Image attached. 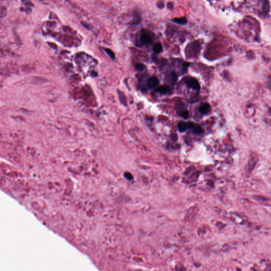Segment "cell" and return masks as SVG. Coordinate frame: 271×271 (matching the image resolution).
Wrapping results in <instances>:
<instances>
[{
	"label": "cell",
	"instance_id": "obj_11",
	"mask_svg": "<svg viewBox=\"0 0 271 271\" xmlns=\"http://www.w3.org/2000/svg\"><path fill=\"white\" fill-rule=\"evenodd\" d=\"M171 79H172V82L174 83L176 82L177 80V76L176 75V73L174 72H173L171 73Z\"/></svg>",
	"mask_w": 271,
	"mask_h": 271
},
{
	"label": "cell",
	"instance_id": "obj_6",
	"mask_svg": "<svg viewBox=\"0 0 271 271\" xmlns=\"http://www.w3.org/2000/svg\"><path fill=\"white\" fill-rule=\"evenodd\" d=\"M173 21L174 22H175L177 24L182 25H185L188 23V20L186 17H183L182 18H174Z\"/></svg>",
	"mask_w": 271,
	"mask_h": 271
},
{
	"label": "cell",
	"instance_id": "obj_15",
	"mask_svg": "<svg viewBox=\"0 0 271 271\" xmlns=\"http://www.w3.org/2000/svg\"><path fill=\"white\" fill-rule=\"evenodd\" d=\"M189 66V63H187V62H186V63H185L183 64V67L184 68H187V67Z\"/></svg>",
	"mask_w": 271,
	"mask_h": 271
},
{
	"label": "cell",
	"instance_id": "obj_1",
	"mask_svg": "<svg viewBox=\"0 0 271 271\" xmlns=\"http://www.w3.org/2000/svg\"><path fill=\"white\" fill-rule=\"evenodd\" d=\"M185 83L190 88H191L193 90H198L200 88V85L199 82L195 79L191 78L190 79L187 80Z\"/></svg>",
	"mask_w": 271,
	"mask_h": 271
},
{
	"label": "cell",
	"instance_id": "obj_4",
	"mask_svg": "<svg viewBox=\"0 0 271 271\" xmlns=\"http://www.w3.org/2000/svg\"><path fill=\"white\" fill-rule=\"evenodd\" d=\"M171 87L167 85L161 86L156 89V91L161 94H167L171 92Z\"/></svg>",
	"mask_w": 271,
	"mask_h": 271
},
{
	"label": "cell",
	"instance_id": "obj_3",
	"mask_svg": "<svg viewBox=\"0 0 271 271\" xmlns=\"http://www.w3.org/2000/svg\"><path fill=\"white\" fill-rule=\"evenodd\" d=\"M140 41L142 44L148 45L151 43L152 39L149 34L142 33L140 35Z\"/></svg>",
	"mask_w": 271,
	"mask_h": 271
},
{
	"label": "cell",
	"instance_id": "obj_10",
	"mask_svg": "<svg viewBox=\"0 0 271 271\" xmlns=\"http://www.w3.org/2000/svg\"><path fill=\"white\" fill-rule=\"evenodd\" d=\"M193 131H194V133H195V134H200L202 133L203 131V130L202 129V128H201V127L199 126H195L193 127Z\"/></svg>",
	"mask_w": 271,
	"mask_h": 271
},
{
	"label": "cell",
	"instance_id": "obj_14",
	"mask_svg": "<svg viewBox=\"0 0 271 271\" xmlns=\"http://www.w3.org/2000/svg\"><path fill=\"white\" fill-rule=\"evenodd\" d=\"M126 176L127 178H128V179H129V180L133 179V176L131 175L130 174H129V173H126Z\"/></svg>",
	"mask_w": 271,
	"mask_h": 271
},
{
	"label": "cell",
	"instance_id": "obj_5",
	"mask_svg": "<svg viewBox=\"0 0 271 271\" xmlns=\"http://www.w3.org/2000/svg\"><path fill=\"white\" fill-rule=\"evenodd\" d=\"M210 106L208 103H204L201 105L199 109V111L202 114H206L209 111Z\"/></svg>",
	"mask_w": 271,
	"mask_h": 271
},
{
	"label": "cell",
	"instance_id": "obj_7",
	"mask_svg": "<svg viewBox=\"0 0 271 271\" xmlns=\"http://www.w3.org/2000/svg\"><path fill=\"white\" fill-rule=\"evenodd\" d=\"M177 127L180 131H181V132H183V131H185L188 128V123H186L184 122H181L178 124Z\"/></svg>",
	"mask_w": 271,
	"mask_h": 271
},
{
	"label": "cell",
	"instance_id": "obj_13",
	"mask_svg": "<svg viewBox=\"0 0 271 271\" xmlns=\"http://www.w3.org/2000/svg\"><path fill=\"white\" fill-rule=\"evenodd\" d=\"M107 53H108V54H109V55L112 58H113V59L114 58H115L114 54V53H113V52H112L111 51V50H109V49H107Z\"/></svg>",
	"mask_w": 271,
	"mask_h": 271
},
{
	"label": "cell",
	"instance_id": "obj_2",
	"mask_svg": "<svg viewBox=\"0 0 271 271\" xmlns=\"http://www.w3.org/2000/svg\"><path fill=\"white\" fill-rule=\"evenodd\" d=\"M160 84V81L156 77H152L148 80L147 82V85L150 88H154L156 87L158 84Z\"/></svg>",
	"mask_w": 271,
	"mask_h": 271
},
{
	"label": "cell",
	"instance_id": "obj_9",
	"mask_svg": "<svg viewBox=\"0 0 271 271\" xmlns=\"http://www.w3.org/2000/svg\"><path fill=\"white\" fill-rule=\"evenodd\" d=\"M135 67L139 71H142L146 68L145 65L142 63H137L135 65Z\"/></svg>",
	"mask_w": 271,
	"mask_h": 271
},
{
	"label": "cell",
	"instance_id": "obj_12",
	"mask_svg": "<svg viewBox=\"0 0 271 271\" xmlns=\"http://www.w3.org/2000/svg\"><path fill=\"white\" fill-rule=\"evenodd\" d=\"M181 115L184 119H187L189 117V112L187 110L183 111L181 112Z\"/></svg>",
	"mask_w": 271,
	"mask_h": 271
},
{
	"label": "cell",
	"instance_id": "obj_16",
	"mask_svg": "<svg viewBox=\"0 0 271 271\" xmlns=\"http://www.w3.org/2000/svg\"><path fill=\"white\" fill-rule=\"evenodd\" d=\"M168 8H169V9H173V4H172V3H168Z\"/></svg>",
	"mask_w": 271,
	"mask_h": 271
},
{
	"label": "cell",
	"instance_id": "obj_8",
	"mask_svg": "<svg viewBox=\"0 0 271 271\" xmlns=\"http://www.w3.org/2000/svg\"><path fill=\"white\" fill-rule=\"evenodd\" d=\"M163 50V47L161 43L158 42L154 45L153 47V51L156 54H159L161 53Z\"/></svg>",
	"mask_w": 271,
	"mask_h": 271
}]
</instances>
